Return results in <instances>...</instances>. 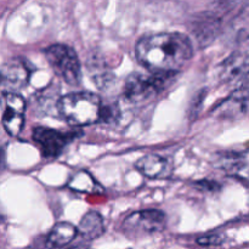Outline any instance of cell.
I'll return each mask as SVG.
<instances>
[{
    "mask_svg": "<svg viewBox=\"0 0 249 249\" xmlns=\"http://www.w3.org/2000/svg\"><path fill=\"white\" fill-rule=\"evenodd\" d=\"M136 60L152 74H175L191 60L194 45L179 32L145 36L135 46Z\"/></svg>",
    "mask_w": 249,
    "mask_h": 249,
    "instance_id": "6da1fadb",
    "label": "cell"
},
{
    "mask_svg": "<svg viewBox=\"0 0 249 249\" xmlns=\"http://www.w3.org/2000/svg\"><path fill=\"white\" fill-rule=\"evenodd\" d=\"M102 101L91 91H73L61 96L58 116L72 126H84L100 121Z\"/></svg>",
    "mask_w": 249,
    "mask_h": 249,
    "instance_id": "7a4b0ae2",
    "label": "cell"
},
{
    "mask_svg": "<svg viewBox=\"0 0 249 249\" xmlns=\"http://www.w3.org/2000/svg\"><path fill=\"white\" fill-rule=\"evenodd\" d=\"M49 65L55 74L66 84L78 87L82 82V68L78 55L71 46L65 44H53L44 51Z\"/></svg>",
    "mask_w": 249,
    "mask_h": 249,
    "instance_id": "3957f363",
    "label": "cell"
},
{
    "mask_svg": "<svg viewBox=\"0 0 249 249\" xmlns=\"http://www.w3.org/2000/svg\"><path fill=\"white\" fill-rule=\"evenodd\" d=\"M174 74L145 75L133 72L128 75L124 85V96L130 104H141L156 97L167 88Z\"/></svg>",
    "mask_w": 249,
    "mask_h": 249,
    "instance_id": "277c9868",
    "label": "cell"
},
{
    "mask_svg": "<svg viewBox=\"0 0 249 249\" xmlns=\"http://www.w3.org/2000/svg\"><path fill=\"white\" fill-rule=\"evenodd\" d=\"M165 215L158 209H143L126 216L124 220V233L130 237H140V236L155 235L165 229Z\"/></svg>",
    "mask_w": 249,
    "mask_h": 249,
    "instance_id": "5b68a950",
    "label": "cell"
},
{
    "mask_svg": "<svg viewBox=\"0 0 249 249\" xmlns=\"http://www.w3.org/2000/svg\"><path fill=\"white\" fill-rule=\"evenodd\" d=\"M78 136V133H62L56 129L36 126L33 129V140L38 145L44 158H57L66 146L72 142Z\"/></svg>",
    "mask_w": 249,
    "mask_h": 249,
    "instance_id": "8992f818",
    "label": "cell"
},
{
    "mask_svg": "<svg viewBox=\"0 0 249 249\" xmlns=\"http://www.w3.org/2000/svg\"><path fill=\"white\" fill-rule=\"evenodd\" d=\"M2 126L10 136L19 135L23 129L26 101L18 92H2Z\"/></svg>",
    "mask_w": 249,
    "mask_h": 249,
    "instance_id": "52a82bcc",
    "label": "cell"
},
{
    "mask_svg": "<svg viewBox=\"0 0 249 249\" xmlns=\"http://www.w3.org/2000/svg\"><path fill=\"white\" fill-rule=\"evenodd\" d=\"M31 65L22 57H14L1 66V84L5 92L23 89L31 78Z\"/></svg>",
    "mask_w": 249,
    "mask_h": 249,
    "instance_id": "ba28073f",
    "label": "cell"
},
{
    "mask_svg": "<svg viewBox=\"0 0 249 249\" xmlns=\"http://www.w3.org/2000/svg\"><path fill=\"white\" fill-rule=\"evenodd\" d=\"M214 114L223 119H240L249 114V87L233 90L216 106Z\"/></svg>",
    "mask_w": 249,
    "mask_h": 249,
    "instance_id": "9c48e42d",
    "label": "cell"
},
{
    "mask_svg": "<svg viewBox=\"0 0 249 249\" xmlns=\"http://www.w3.org/2000/svg\"><path fill=\"white\" fill-rule=\"evenodd\" d=\"M221 79L237 88L249 87V55H232L223 63Z\"/></svg>",
    "mask_w": 249,
    "mask_h": 249,
    "instance_id": "30bf717a",
    "label": "cell"
},
{
    "mask_svg": "<svg viewBox=\"0 0 249 249\" xmlns=\"http://www.w3.org/2000/svg\"><path fill=\"white\" fill-rule=\"evenodd\" d=\"M192 32L201 45H208L223 31V18L215 12H202L194 19Z\"/></svg>",
    "mask_w": 249,
    "mask_h": 249,
    "instance_id": "8fae6325",
    "label": "cell"
},
{
    "mask_svg": "<svg viewBox=\"0 0 249 249\" xmlns=\"http://www.w3.org/2000/svg\"><path fill=\"white\" fill-rule=\"evenodd\" d=\"M135 168L148 179H164L172 173V165L168 160L158 155H146L139 158Z\"/></svg>",
    "mask_w": 249,
    "mask_h": 249,
    "instance_id": "7c38bea8",
    "label": "cell"
},
{
    "mask_svg": "<svg viewBox=\"0 0 249 249\" xmlns=\"http://www.w3.org/2000/svg\"><path fill=\"white\" fill-rule=\"evenodd\" d=\"M60 99V87L51 84L34 95L33 108L40 114L53 113V109L58 114L57 107Z\"/></svg>",
    "mask_w": 249,
    "mask_h": 249,
    "instance_id": "4fadbf2b",
    "label": "cell"
},
{
    "mask_svg": "<svg viewBox=\"0 0 249 249\" xmlns=\"http://www.w3.org/2000/svg\"><path fill=\"white\" fill-rule=\"evenodd\" d=\"M78 235V229L71 223H58L53 226L46 237L45 246L49 249L62 248L72 242Z\"/></svg>",
    "mask_w": 249,
    "mask_h": 249,
    "instance_id": "5bb4252c",
    "label": "cell"
},
{
    "mask_svg": "<svg viewBox=\"0 0 249 249\" xmlns=\"http://www.w3.org/2000/svg\"><path fill=\"white\" fill-rule=\"evenodd\" d=\"M78 235L87 241H92L105 232V224L101 214L90 211L80 219L78 225Z\"/></svg>",
    "mask_w": 249,
    "mask_h": 249,
    "instance_id": "9a60e30c",
    "label": "cell"
},
{
    "mask_svg": "<svg viewBox=\"0 0 249 249\" xmlns=\"http://www.w3.org/2000/svg\"><path fill=\"white\" fill-rule=\"evenodd\" d=\"M87 65L89 66L90 73H91L92 80L95 84L99 87V89L104 90L113 83L114 75L104 63L102 58L97 55V53H91L89 56V60L87 61Z\"/></svg>",
    "mask_w": 249,
    "mask_h": 249,
    "instance_id": "2e32d148",
    "label": "cell"
},
{
    "mask_svg": "<svg viewBox=\"0 0 249 249\" xmlns=\"http://www.w3.org/2000/svg\"><path fill=\"white\" fill-rule=\"evenodd\" d=\"M68 187L78 192L92 194V192L97 191L99 184H96V181L91 177V174H89L88 172H84V170H80V172L75 173L71 178V180L68 181Z\"/></svg>",
    "mask_w": 249,
    "mask_h": 249,
    "instance_id": "e0dca14e",
    "label": "cell"
},
{
    "mask_svg": "<svg viewBox=\"0 0 249 249\" xmlns=\"http://www.w3.org/2000/svg\"><path fill=\"white\" fill-rule=\"evenodd\" d=\"M228 36L233 44L245 41L249 38V19L236 18L228 27Z\"/></svg>",
    "mask_w": 249,
    "mask_h": 249,
    "instance_id": "ac0fdd59",
    "label": "cell"
},
{
    "mask_svg": "<svg viewBox=\"0 0 249 249\" xmlns=\"http://www.w3.org/2000/svg\"><path fill=\"white\" fill-rule=\"evenodd\" d=\"M121 108L116 102L109 104H102L101 113H100V123L107 124V125H116L121 121Z\"/></svg>",
    "mask_w": 249,
    "mask_h": 249,
    "instance_id": "d6986e66",
    "label": "cell"
},
{
    "mask_svg": "<svg viewBox=\"0 0 249 249\" xmlns=\"http://www.w3.org/2000/svg\"><path fill=\"white\" fill-rule=\"evenodd\" d=\"M224 240H225L224 236L215 233V235H207L197 238V243H198L199 246H204V247H212V246L223 245Z\"/></svg>",
    "mask_w": 249,
    "mask_h": 249,
    "instance_id": "ffe728a7",
    "label": "cell"
},
{
    "mask_svg": "<svg viewBox=\"0 0 249 249\" xmlns=\"http://www.w3.org/2000/svg\"><path fill=\"white\" fill-rule=\"evenodd\" d=\"M195 187L204 192H215L220 189V185L215 181H209V180H201V181L195 182Z\"/></svg>",
    "mask_w": 249,
    "mask_h": 249,
    "instance_id": "44dd1931",
    "label": "cell"
}]
</instances>
